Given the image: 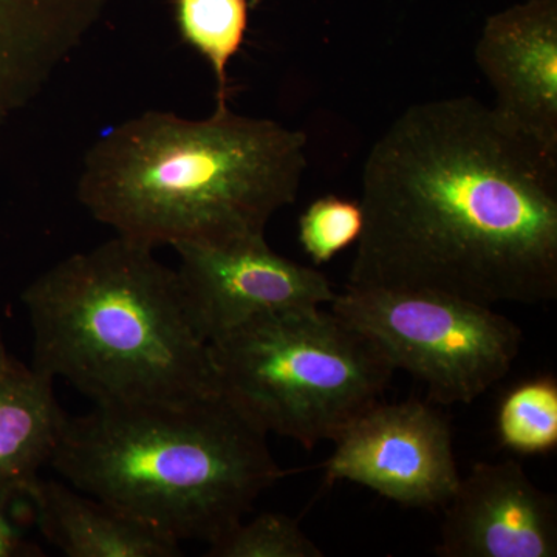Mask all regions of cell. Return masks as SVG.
Segmentation results:
<instances>
[{
    "label": "cell",
    "instance_id": "obj_1",
    "mask_svg": "<svg viewBox=\"0 0 557 557\" xmlns=\"http://www.w3.org/2000/svg\"><path fill=\"white\" fill-rule=\"evenodd\" d=\"M347 287L557 299V156L474 97L406 109L366 157Z\"/></svg>",
    "mask_w": 557,
    "mask_h": 557
},
{
    "label": "cell",
    "instance_id": "obj_2",
    "mask_svg": "<svg viewBox=\"0 0 557 557\" xmlns=\"http://www.w3.org/2000/svg\"><path fill=\"white\" fill-rule=\"evenodd\" d=\"M307 145L304 132L228 101L201 120L148 110L90 146L78 199L116 236L153 249L265 237L271 218L298 199Z\"/></svg>",
    "mask_w": 557,
    "mask_h": 557
},
{
    "label": "cell",
    "instance_id": "obj_3",
    "mask_svg": "<svg viewBox=\"0 0 557 557\" xmlns=\"http://www.w3.org/2000/svg\"><path fill=\"white\" fill-rule=\"evenodd\" d=\"M267 435L222 392L110 403L65 417L49 465L76 490L175 541L211 545L289 474Z\"/></svg>",
    "mask_w": 557,
    "mask_h": 557
},
{
    "label": "cell",
    "instance_id": "obj_4",
    "mask_svg": "<svg viewBox=\"0 0 557 557\" xmlns=\"http://www.w3.org/2000/svg\"><path fill=\"white\" fill-rule=\"evenodd\" d=\"M33 370L64 379L95 405L188 401L220 394L209 343L177 271L126 237L61 260L22 293Z\"/></svg>",
    "mask_w": 557,
    "mask_h": 557
},
{
    "label": "cell",
    "instance_id": "obj_5",
    "mask_svg": "<svg viewBox=\"0 0 557 557\" xmlns=\"http://www.w3.org/2000/svg\"><path fill=\"white\" fill-rule=\"evenodd\" d=\"M220 392L267 434L311 449L381 401L395 368L333 311L259 314L209 343Z\"/></svg>",
    "mask_w": 557,
    "mask_h": 557
},
{
    "label": "cell",
    "instance_id": "obj_6",
    "mask_svg": "<svg viewBox=\"0 0 557 557\" xmlns=\"http://www.w3.org/2000/svg\"><path fill=\"white\" fill-rule=\"evenodd\" d=\"M330 306L379 344L395 370L421 381L438 405L478 399L508 375L522 347L515 321L454 296L347 287Z\"/></svg>",
    "mask_w": 557,
    "mask_h": 557
},
{
    "label": "cell",
    "instance_id": "obj_7",
    "mask_svg": "<svg viewBox=\"0 0 557 557\" xmlns=\"http://www.w3.org/2000/svg\"><path fill=\"white\" fill-rule=\"evenodd\" d=\"M322 467L409 508H443L461 475L446 418L421 401L376 403L336 437Z\"/></svg>",
    "mask_w": 557,
    "mask_h": 557
},
{
    "label": "cell",
    "instance_id": "obj_8",
    "mask_svg": "<svg viewBox=\"0 0 557 557\" xmlns=\"http://www.w3.org/2000/svg\"><path fill=\"white\" fill-rule=\"evenodd\" d=\"M177 251L180 288L201 338L211 343L249 319L335 300L325 274L270 248L265 237L172 245Z\"/></svg>",
    "mask_w": 557,
    "mask_h": 557
},
{
    "label": "cell",
    "instance_id": "obj_9",
    "mask_svg": "<svg viewBox=\"0 0 557 557\" xmlns=\"http://www.w3.org/2000/svg\"><path fill=\"white\" fill-rule=\"evenodd\" d=\"M440 557H555L557 500L518 461L475 463L445 505Z\"/></svg>",
    "mask_w": 557,
    "mask_h": 557
},
{
    "label": "cell",
    "instance_id": "obj_10",
    "mask_svg": "<svg viewBox=\"0 0 557 557\" xmlns=\"http://www.w3.org/2000/svg\"><path fill=\"white\" fill-rule=\"evenodd\" d=\"M474 58L498 115L557 156V0H523L487 16Z\"/></svg>",
    "mask_w": 557,
    "mask_h": 557
},
{
    "label": "cell",
    "instance_id": "obj_11",
    "mask_svg": "<svg viewBox=\"0 0 557 557\" xmlns=\"http://www.w3.org/2000/svg\"><path fill=\"white\" fill-rule=\"evenodd\" d=\"M110 0H0V135L100 24Z\"/></svg>",
    "mask_w": 557,
    "mask_h": 557
},
{
    "label": "cell",
    "instance_id": "obj_12",
    "mask_svg": "<svg viewBox=\"0 0 557 557\" xmlns=\"http://www.w3.org/2000/svg\"><path fill=\"white\" fill-rule=\"evenodd\" d=\"M30 497L44 536L70 557H174L180 542L145 520L54 480L36 479Z\"/></svg>",
    "mask_w": 557,
    "mask_h": 557
},
{
    "label": "cell",
    "instance_id": "obj_13",
    "mask_svg": "<svg viewBox=\"0 0 557 557\" xmlns=\"http://www.w3.org/2000/svg\"><path fill=\"white\" fill-rule=\"evenodd\" d=\"M65 417L53 381L16 359L0 370V502L25 496L49 463Z\"/></svg>",
    "mask_w": 557,
    "mask_h": 557
},
{
    "label": "cell",
    "instance_id": "obj_14",
    "mask_svg": "<svg viewBox=\"0 0 557 557\" xmlns=\"http://www.w3.org/2000/svg\"><path fill=\"white\" fill-rule=\"evenodd\" d=\"M249 0H175L182 39L211 65L218 101H228V67L248 30Z\"/></svg>",
    "mask_w": 557,
    "mask_h": 557
},
{
    "label": "cell",
    "instance_id": "obj_15",
    "mask_svg": "<svg viewBox=\"0 0 557 557\" xmlns=\"http://www.w3.org/2000/svg\"><path fill=\"white\" fill-rule=\"evenodd\" d=\"M498 442L519 456H545L557 448V381L541 375L520 381L500 398Z\"/></svg>",
    "mask_w": 557,
    "mask_h": 557
},
{
    "label": "cell",
    "instance_id": "obj_16",
    "mask_svg": "<svg viewBox=\"0 0 557 557\" xmlns=\"http://www.w3.org/2000/svg\"><path fill=\"white\" fill-rule=\"evenodd\" d=\"M209 557H322L325 553L299 527L281 512H262L244 520L225 536L208 545Z\"/></svg>",
    "mask_w": 557,
    "mask_h": 557
},
{
    "label": "cell",
    "instance_id": "obj_17",
    "mask_svg": "<svg viewBox=\"0 0 557 557\" xmlns=\"http://www.w3.org/2000/svg\"><path fill=\"white\" fill-rule=\"evenodd\" d=\"M361 231V205L338 196L311 201L298 223L300 247L317 267L332 262L344 249L357 244Z\"/></svg>",
    "mask_w": 557,
    "mask_h": 557
},
{
    "label": "cell",
    "instance_id": "obj_18",
    "mask_svg": "<svg viewBox=\"0 0 557 557\" xmlns=\"http://www.w3.org/2000/svg\"><path fill=\"white\" fill-rule=\"evenodd\" d=\"M10 504L11 502H0V557L30 555V545L24 544L16 527L7 515Z\"/></svg>",
    "mask_w": 557,
    "mask_h": 557
},
{
    "label": "cell",
    "instance_id": "obj_19",
    "mask_svg": "<svg viewBox=\"0 0 557 557\" xmlns=\"http://www.w3.org/2000/svg\"><path fill=\"white\" fill-rule=\"evenodd\" d=\"M11 361H13V358L10 357L9 351H7L5 344H3L2 338H0V370L5 369Z\"/></svg>",
    "mask_w": 557,
    "mask_h": 557
},
{
    "label": "cell",
    "instance_id": "obj_20",
    "mask_svg": "<svg viewBox=\"0 0 557 557\" xmlns=\"http://www.w3.org/2000/svg\"><path fill=\"white\" fill-rule=\"evenodd\" d=\"M267 0H249V5H251V9H255V7L262 5Z\"/></svg>",
    "mask_w": 557,
    "mask_h": 557
}]
</instances>
